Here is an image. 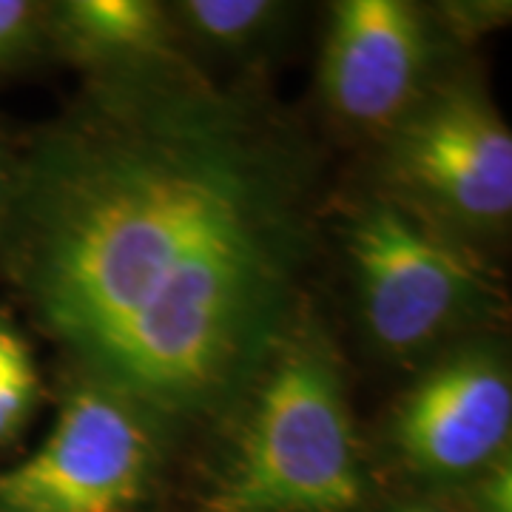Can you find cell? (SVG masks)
<instances>
[{
    "label": "cell",
    "instance_id": "7c38bea8",
    "mask_svg": "<svg viewBox=\"0 0 512 512\" xmlns=\"http://www.w3.org/2000/svg\"><path fill=\"white\" fill-rule=\"evenodd\" d=\"M476 481V512H512V470L510 456L495 461Z\"/></svg>",
    "mask_w": 512,
    "mask_h": 512
},
{
    "label": "cell",
    "instance_id": "6da1fadb",
    "mask_svg": "<svg viewBox=\"0 0 512 512\" xmlns=\"http://www.w3.org/2000/svg\"><path fill=\"white\" fill-rule=\"evenodd\" d=\"M316 163L188 63L100 74L15 171L12 271L74 365L148 421L242 410L302 325Z\"/></svg>",
    "mask_w": 512,
    "mask_h": 512
},
{
    "label": "cell",
    "instance_id": "8992f818",
    "mask_svg": "<svg viewBox=\"0 0 512 512\" xmlns=\"http://www.w3.org/2000/svg\"><path fill=\"white\" fill-rule=\"evenodd\" d=\"M510 430V367L493 345H467L404 393L390 416V450L413 478L453 484L510 456Z\"/></svg>",
    "mask_w": 512,
    "mask_h": 512
},
{
    "label": "cell",
    "instance_id": "5b68a950",
    "mask_svg": "<svg viewBox=\"0 0 512 512\" xmlns=\"http://www.w3.org/2000/svg\"><path fill=\"white\" fill-rule=\"evenodd\" d=\"M154 476L151 421L83 382L63 402L43 447L0 473V512H134Z\"/></svg>",
    "mask_w": 512,
    "mask_h": 512
},
{
    "label": "cell",
    "instance_id": "8fae6325",
    "mask_svg": "<svg viewBox=\"0 0 512 512\" xmlns=\"http://www.w3.org/2000/svg\"><path fill=\"white\" fill-rule=\"evenodd\" d=\"M52 40V6L0 0V72L18 69Z\"/></svg>",
    "mask_w": 512,
    "mask_h": 512
},
{
    "label": "cell",
    "instance_id": "5bb4252c",
    "mask_svg": "<svg viewBox=\"0 0 512 512\" xmlns=\"http://www.w3.org/2000/svg\"><path fill=\"white\" fill-rule=\"evenodd\" d=\"M390 512H456V510H450V507H441V504H433V501H413V504L393 507Z\"/></svg>",
    "mask_w": 512,
    "mask_h": 512
},
{
    "label": "cell",
    "instance_id": "52a82bcc",
    "mask_svg": "<svg viewBox=\"0 0 512 512\" xmlns=\"http://www.w3.org/2000/svg\"><path fill=\"white\" fill-rule=\"evenodd\" d=\"M430 69L433 37L413 3H333L319 89L342 126L384 137L430 89Z\"/></svg>",
    "mask_w": 512,
    "mask_h": 512
},
{
    "label": "cell",
    "instance_id": "9c48e42d",
    "mask_svg": "<svg viewBox=\"0 0 512 512\" xmlns=\"http://www.w3.org/2000/svg\"><path fill=\"white\" fill-rule=\"evenodd\" d=\"M177 35L217 55H254L271 43L288 18V6L271 0H185L168 6Z\"/></svg>",
    "mask_w": 512,
    "mask_h": 512
},
{
    "label": "cell",
    "instance_id": "30bf717a",
    "mask_svg": "<svg viewBox=\"0 0 512 512\" xmlns=\"http://www.w3.org/2000/svg\"><path fill=\"white\" fill-rule=\"evenodd\" d=\"M40 399V376L29 342L0 322V447L26 427Z\"/></svg>",
    "mask_w": 512,
    "mask_h": 512
},
{
    "label": "cell",
    "instance_id": "4fadbf2b",
    "mask_svg": "<svg viewBox=\"0 0 512 512\" xmlns=\"http://www.w3.org/2000/svg\"><path fill=\"white\" fill-rule=\"evenodd\" d=\"M12 185H15V171L9 165L6 151L0 148V222L9 214V202H12Z\"/></svg>",
    "mask_w": 512,
    "mask_h": 512
},
{
    "label": "cell",
    "instance_id": "3957f363",
    "mask_svg": "<svg viewBox=\"0 0 512 512\" xmlns=\"http://www.w3.org/2000/svg\"><path fill=\"white\" fill-rule=\"evenodd\" d=\"M342 239L362 328L384 359L416 362L501 308L473 248L387 191L350 208Z\"/></svg>",
    "mask_w": 512,
    "mask_h": 512
},
{
    "label": "cell",
    "instance_id": "277c9868",
    "mask_svg": "<svg viewBox=\"0 0 512 512\" xmlns=\"http://www.w3.org/2000/svg\"><path fill=\"white\" fill-rule=\"evenodd\" d=\"M384 140L387 194L456 237L512 214V134L476 80L430 86Z\"/></svg>",
    "mask_w": 512,
    "mask_h": 512
},
{
    "label": "cell",
    "instance_id": "7a4b0ae2",
    "mask_svg": "<svg viewBox=\"0 0 512 512\" xmlns=\"http://www.w3.org/2000/svg\"><path fill=\"white\" fill-rule=\"evenodd\" d=\"M367 476L336 350L293 330L242 404V427L200 512H359Z\"/></svg>",
    "mask_w": 512,
    "mask_h": 512
},
{
    "label": "cell",
    "instance_id": "ba28073f",
    "mask_svg": "<svg viewBox=\"0 0 512 512\" xmlns=\"http://www.w3.org/2000/svg\"><path fill=\"white\" fill-rule=\"evenodd\" d=\"M52 40L100 74L183 63L168 6L151 0H72L52 6Z\"/></svg>",
    "mask_w": 512,
    "mask_h": 512
}]
</instances>
